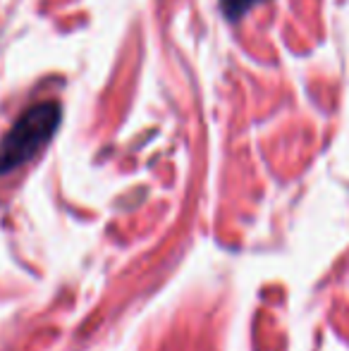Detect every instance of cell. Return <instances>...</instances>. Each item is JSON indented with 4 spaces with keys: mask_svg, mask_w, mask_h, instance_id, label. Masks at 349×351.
I'll return each instance as SVG.
<instances>
[{
    "mask_svg": "<svg viewBox=\"0 0 349 351\" xmlns=\"http://www.w3.org/2000/svg\"><path fill=\"white\" fill-rule=\"evenodd\" d=\"M58 125H60V106L56 101L36 103L24 110L0 141V175H8L32 160L53 139Z\"/></svg>",
    "mask_w": 349,
    "mask_h": 351,
    "instance_id": "6da1fadb",
    "label": "cell"
},
{
    "mask_svg": "<svg viewBox=\"0 0 349 351\" xmlns=\"http://www.w3.org/2000/svg\"><path fill=\"white\" fill-rule=\"evenodd\" d=\"M258 3H265V0H220V10H223L225 17L234 22V19H242Z\"/></svg>",
    "mask_w": 349,
    "mask_h": 351,
    "instance_id": "7a4b0ae2",
    "label": "cell"
}]
</instances>
